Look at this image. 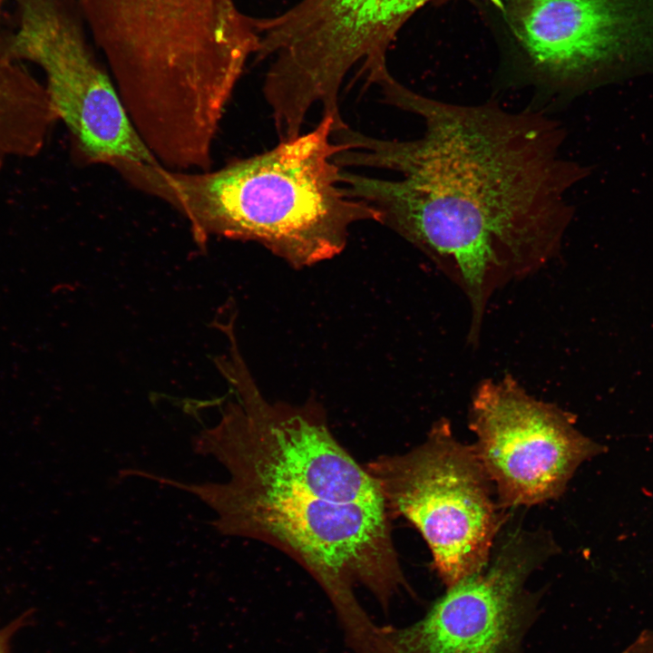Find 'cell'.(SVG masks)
Listing matches in <instances>:
<instances>
[{
	"label": "cell",
	"instance_id": "obj_11",
	"mask_svg": "<svg viewBox=\"0 0 653 653\" xmlns=\"http://www.w3.org/2000/svg\"><path fill=\"white\" fill-rule=\"evenodd\" d=\"M433 0H300L302 18L323 44L344 55L382 61L407 19Z\"/></svg>",
	"mask_w": 653,
	"mask_h": 653
},
{
	"label": "cell",
	"instance_id": "obj_3",
	"mask_svg": "<svg viewBox=\"0 0 653 653\" xmlns=\"http://www.w3.org/2000/svg\"><path fill=\"white\" fill-rule=\"evenodd\" d=\"M194 495L215 512L211 525L219 533L264 542L298 563L327 597L354 653H374L380 629L356 588L369 591L384 613L403 591L414 593L384 503L313 496Z\"/></svg>",
	"mask_w": 653,
	"mask_h": 653
},
{
	"label": "cell",
	"instance_id": "obj_6",
	"mask_svg": "<svg viewBox=\"0 0 653 653\" xmlns=\"http://www.w3.org/2000/svg\"><path fill=\"white\" fill-rule=\"evenodd\" d=\"M557 551L544 530L499 535L486 566L446 589L424 617L380 626L374 653H524L543 597L528 580Z\"/></svg>",
	"mask_w": 653,
	"mask_h": 653
},
{
	"label": "cell",
	"instance_id": "obj_2",
	"mask_svg": "<svg viewBox=\"0 0 653 653\" xmlns=\"http://www.w3.org/2000/svg\"><path fill=\"white\" fill-rule=\"evenodd\" d=\"M334 128L323 115L313 130L216 171L126 160L113 169L183 215L200 247L210 237L255 241L302 268L339 255L354 224L381 223L379 211L342 183L335 157L347 146L333 139Z\"/></svg>",
	"mask_w": 653,
	"mask_h": 653
},
{
	"label": "cell",
	"instance_id": "obj_7",
	"mask_svg": "<svg viewBox=\"0 0 653 653\" xmlns=\"http://www.w3.org/2000/svg\"><path fill=\"white\" fill-rule=\"evenodd\" d=\"M17 25L0 44V56L43 68L56 118L83 159L158 164L133 127L113 81L87 43L74 0H16Z\"/></svg>",
	"mask_w": 653,
	"mask_h": 653
},
{
	"label": "cell",
	"instance_id": "obj_9",
	"mask_svg": "<svg viewBox=\"0 0 653 653\" xmlns=\"http://www.w3.org/2000/svg\"><path fill=\"white\" fill-rule=\"evenodd\" d=\"M512 31L532 66L576 83L653 48V0H511Z\"/></svg>",
	"mask_w": 653,
	"mask_h": 653
},
{
	"label": "cell",
	"instance_id": "obj_10",
	"mask_svg": "<svg viewBox=\"0 0 653 653\" xmlns=\"http://www.w3.org/2000/svg\"><path fill=\"white\" fill-rule=\"evenodd\" d=\"M97 34L150 50H181L217 42L242 22L236 0H74Z\"/></svg>",
	"mask_w": 653,
	"mask_h": 653
},
{
	"label": "cell",
	"instance_id": "obj_5",
	"mask_svg": "<svg viewBox=\"0 0 653 653\" xmlns=\"http://www.w3.org/2000/svg\"><path fill=\"white\" fill-rule=\"evenodd\" d=\"M390 515L411 522L425 541L446 589L488 563L505 521L473 447L440 419L410 451L365 466Z\"/></svg>",
	"mask_w": 653,
	"mask_h": 653
},
{
	"label": "cell",
	"instance_id": "obj_1",
	"mask_svg": "<svg viewBox=\"0 0 653 653\" xmlns=\"http://www.w3.org/2000/svg\"><path fill=\"white\" fill-rule=\"evenodd\" d=\"M385 102L424 120L413 141L341 129V166L397 171V180L342 170L346 191L461 287L471 306L468 342L480 338L498 288L539 268L558 250L573 216L570 190L588 170L561 152L564 131L531 110L489 102L462 105L419 94L393 77Z\"/></svg>",
	"mask_w": 653,
	"mask_h": 653
},
{
	"label": "cell",
	"instance_id": "obj_8",
	"mask_svg": "<svg viewBox=\"0 0 653 653\" xmlns=\"http://www.w3.org/2000/svg\"><path fill=\"white\" fill-rule=\"evenodd\" d=\"M469 427L502 509L558 499L581 463L608 450L580 433L571 414L531 396L508 375L477 386Z\"/></svg>",
	"mask_w": 653,
	"mask_h": 653
},
{
	"label": "cell",
	"instance_id": "obj_15",
	"mask_svg": "<svg viewBox=\"0 0 653 653\" xmlns=\"http://www.w3.org/2000/svg\"><path fill=\"white\" fill-rule=\"evenodd\" d=\"M3 1H4V0H0V8H1V5H2Z\"/></svg>",
	"mask_w": 653,
	"mask_h": 653
},
{
	"label": "cell",
	"instance_id": "obj_4",
	"mask_svg": "<svg viewBox=\"0 0 653 653\" xmlns=\"http://www.w3.org/2000/svg\"><path fill=\"white\" fill-rule=\"evenodd\" d=\"M222 330L229 353L217 365L236 395L219 421L191 439L193 451L212 456L229 473L224 482H187L183 492L234 498L313 496L336 502L384 503L365 468L339 443L315 402L268 401L240 356L231 324Z\"/></svg>",
	"mask_w": 653,
	"mask_h": 653
},
{
	"label": "cell",
	"instance_id": "obj_13",
	"mask_svg": "<svg viewBox=\"0 0 653 653\" xmlns=\"http://www.w3.org/2000/svg\"><path fill=\"white\" fill-rule=\"evenodd\" d=\"M31 619L32 612L28 610L0 629V653H10L12 638L20 629L29 624Z\"/></svg>",
	"mask_w": 653,
	"mask_h": 653
},
{
	"label": "cell",
	"instance_id": "obj_12",
	"mask_svg": "<svg viewBox=\"0 0 653 653\" xmlns=\"http://www.w3.org/2000/svg\"><path fill=\"white\" fill-rule=\"evenodd\" d=\"M36 108L24 80L0 68V163L11 154L30 153L36 137Z\"/></svg>",
	"mask_w": 653,
	"mask_h": 653
},
{
	"label": "cell",
	"instance_id": "obj_14",
	"mask_svg": "<svg viewBox=\"0 0 653 653\" xmlns=\"http://www.w3.org/2000/svg\"><path fill=\"white\" fill-rule=\"evenodd\" d=\"M624 653H653V630L641 634Z\"/></svg>",
	"mask_w": 653,
	"mask_h": 653
}]
</instances>
